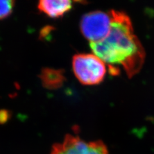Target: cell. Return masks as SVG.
Masks as SVG:
<instances>
[{
  "mask_svg": "<svg viewBox=\"0 0 154 154\" xmlns=\"http://www.w3.org/2000/svg\"><path fill=\"white\" fill-rule=\"evenodd\" d=\"M72 7V2L69 0H42L37 5L39 11L54 18L62 16Z\"/></svg>",
  "mask_w": 154,
  "mask_h": 154,
  "instance_id": "5b68a950",
  "label": "cell"
},
{
  "mask_svg": "<svg viewBox=\"0 0 154 154\" xmlns=\"http://www.w3.org/2000/svg\"><path fill=\"white\" fill-rule=\"evenodd\" d=\"M80 26L83 35L90 42H98L108 35L111 26V17L109 12H90L83 16Z\"/></svg>",
  "mask_w": 154,
  "mask_h": 154,
  "instance_id": "3957f363",
  "label": "cell"
},
{
  "mask_svg": "<svg viewBox=\"0 0 154 154\" xmlns=\"http://www.w3.org/2000/svg\"><path fill=\"white\" fill-rule=\"evenodd\" d=\"M40 78L43 86L49 89L60 88L65 81L64 72L60 69L51 68L42 69Z\"/></svg>",
  "mask_w": 154,
  "mask_h": 154,
  "instance_id": "8992f818",
  "label": "cell"
},
{
  "mask_svg": "<svg viewBox=\"0 0 154 154\" xmlns=\"http://www.w3.org/2000/svg\"><path fill=\"white\" fill-rule=\"evenodd\" d=\"M50 154H108L102 141L86 142L79 136L67 134L63 141L55 144Z\"/></svg>",
  "mask_w": 154,
  "mask_h": 154,
  "instance_id": "277c9868",
  "label": "cell"
},
{
  "mask_svg": "<svg viewBox=\"0 0 154 154\" xmlns=\"http://www.w3.org/2000/svg\"><path fill=\"white\" fill-rule=\"evenodd\" d=\"M72 65L76 79L85 85H97L102 82L107 71L103 60L94 54L74 55Z\"/></svg>",
  "mask_w": 154,
  "mask_h": 154,
  "instance_id": "7a4b0ae2",
  "label": "cell"
},
{
  "mask_svg": "<svg viewBox=\"0 0 154 154\" xmlns=\"http://www.w3.org/2000/svg\"><path fill=\"white\" fill-rule=\"evenodd\" d=\"M111 26L108 35L102 40L90 42L94 54L109 65V72L118 75L122 66L129 78L141 71L145 60V51L127 14L112 10Z\"/></svg>",
  "mask_w": 154,
  "mask_h": 154,
  "instance_id": "6da1fadb",
  "label": "cell"
},
{
  "mask_svg": "<svg viewBox=\"0 0 154 154\" xmlns=\"http://www.w3.org/2000/svg\"><path fill=\"white\" fill-rule=\"evenodd\" d=\"M15 2L12 0H0V19L8 17L12 12Z\"/></svg>",
  "mask_w": 154,
  "mask_h": 154,
  "instance_id": "52a82bcc",
  "label": "cell"
}]
</instances>
